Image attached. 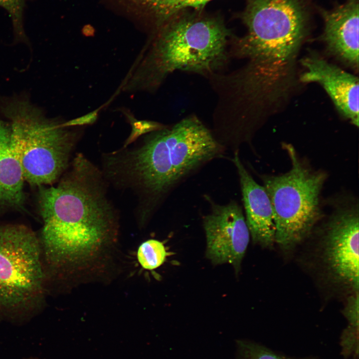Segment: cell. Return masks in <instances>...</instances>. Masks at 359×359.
Segmentation results:
<instances>
[{
  "label": "cell",
  "mask_w": 359,
  "mask_h": 359,
  "mask_svg": "<svg viewBox=\"0 0 359 359\" xmlns=\"http://www.w3.org/2000/svg\"><path fill=\"white\" fill-rule=\"evenodd\" d=\"M56 186H39L43 261L55 273L78 274L93 266L116 240L118 219L102 171L83 154L73 158Z\"/></svg>",
  "instance_id": "obj_1"
},
{
  "label": "cell",
  "mask_w": 359,
  "mask_h": 359,
  "mask_svg": "<svg viewBox=\"0 0 359 359\" xmlns=\"http://www.w3.org/2000/svg\"><path fill=\"white\" fill-rule=\"evenodd\" d=\"M226 149L194 115L148 134L140 144L103 156L107 181L129 188L139 197L143 223L184 180Z\"/></svg>",
  "instance_id": "obj_2"
},
{
  "label": "cell",
  "mask_w": 359,
  "mask_h": 359,
  "mask_svg": "<svg viewBox=\"0 0 359 359\" xmlns=\"http://www.w3.org/2000/svg\"><path fill=\"white\" fill-rule=\"evenodd\" d=\"M242 19L247 32L235 39L229 53L249 60L241 68L245 80L267 94L286 76L303 40L306 8L301 0H249Z\"/></svg>",
  "instance_id": "obj_3"
},
{
  "label": "cell",
  "mask_w": 359,
  "mask_h": 359,
  "mask_svg": "<svg viewBox=\"0 0 359 359\" xmlns=\"http://www.w3.org/2000/svg\"><path fill=\"white\" fill-rule=\"evenodd\" d=\"M166 22L144 52L125 90L155 91L178 70L207 77L227 63L230 33L221 20L181 12Z\"/></svg>",
  "instance_id": "obj_4"
},
{
  "label": "cell",
  "mask_w": 359,
  "mask_h": 359,
  "mask_svg": "<svg viewBox=\"0 0 359 359\" xmlns=\"http://www.w3.org/2000/svg\"><path fill=\"white\" fill-rule=\"evenodd\" d=\"M1 109L11 122V143L24 180L37 187L52 185L68 169L79 132L46 118L27 99L6 100Z\"/></svg>",
  "instance_id": "obj_5"
},
{
  "label": "cell",
  "mask_w": 359,
  "mask_h": 359,
  "mask_svg": "<svg viewBox=\"0 0 359 359\" xmlns=\"http://www.w3.org/2000/svg\"><path fill=\"white\" fill-rule=\"evenodd\" d=\"M284 147L291 161L289 170L262 176L261 179L272 208L275 242L289 250L306 237L323 217L321 194L327 175L310 167L291 145Z\"/></svg>",
  "instance_id": "obj_6"
},
{
  "label": "cell",
  "mask_w": 359,
  "mask_h": 359,
  "mask_svg": "<svg viewBox=\"0 0 359 359\" xmlns=\"http://www.w3.org/2000/svg\"><path fill=\"white\" fill-rule=\"evenodd\" d=\"M43 262L39 237L32 229L0 225V320H25L43 304Z\"/></svg>",
  "instance_id": "obj_7"
},
{
  "label": "cell",
  "mask_w": 359,
  "mask_h": 359,
  "mask_svg": "<svg viewBox=\"0 0 359 359\" xmlns=\"http://www.w3.org/2000/svg\"><path fill=\"white\" fill-rule=\"evenodd\" d=\"M338 199L325 226L322 258L331 279L353 293L359 291V203Z\"/></svg>",
  "instance_id": "obj_8"
},
{
  "label": "cell",
  "mask_w": 359,
  "mask_h": 359,
  "mask_svg": "<svg viewBox=\"0 0 359 359\" xmlns=\"http://www.w3.org/2000/svg\"><path fill=\"white\" fill-rule=\"evenodd\" d=\"M210 212L203 218L206 256L215 265L229 263L239 271L250 233L241 206L234 200L216 203L206 195Z\"/></svg>",
  "instance_id": "obj_9"
},
{
  "label": "cell",
  "mask_w": 359,
  "mask_h": 359,
  "mask_svg": "<svg viewBox=\"0 0 359 359\" xmlns=\"http://www.w3.org/2000/svg\"><path fill=\"white\" fill-rule=\"evenodd\" d=\"M306 71L301 76L305 83L321 84L342 115L359 126V79L341 68L315 56L301 61Z\"/></svg>",
  "instance_id": "obj_10"
},
{
  "label": "cell",
  "mask_w": 359,
  "mask_h": 359,
  "mask_svg": "<svg viewBox=\"0 0 359 359\" xmlns=\"http://www.w3.org/2000/svg\"><path fill=\"white\" fill-rule=\"evenodd\" d=\"M231 161L239 177L245 220L252 241L271 248L275 243V226L271 204L263 185L259 184L243 165L239 152Z\"/></svg>",
  "instance_id": "obj_11"
},
{
  "label": "cell",
  "mask_w": 359,
  "mask_h": 359,
  "mask_svg": "<svg viewBox=\"0 0 359 359\" xmlns=\"http://www.w3.org/2000/svg\"><path fill=\"white\" fill-rule=\"evenodd\" d=\"M323 39L330 52L354 68L359 67V2L347 1L324 12Z\"/></svg>",
  "instance_id": "obj_12"
},
{
  "label": "cell",
  "mask_w": 359,
  "mask_h": 359,
  "mask_svg": "<svg viewBox=\"0 0 359 359\" xmlns=\"http://www.w3.org/2000/svg\"><path fill=\"white\" fill-rule=\"evenodd\" d=\"M24 181L12 145L10 128L0 120V205L22 207Z\"/></svg>",
  "instance_id": "obj_13"
},
{
  "label": "cell",
  "mask_w": 359,
  "mask_h": 359,
  "mask_svg": "<svg viewBox=\"0 0 359 359\" xmlns=\"http://www.w3.org/2000/svg\"><path fill=\"white\" fill-rule=\"evenodd\" d=\"M167 255L163 243L155 239H150L142 243L137 252L139 263L147 270H153L160 266Z\"/></svg>",
  "instance_id": "obj_14"
},
{
  "label": "cell",
  "mask_w": 359,
  "mask_h": 359,
  "mask_svg": "<svg viewBox=\"0 0 359 359\" xmlns=\"http://www.w3.org/2000/svg\"><path fill=\"white\" fill-rule=\"evenodd\" d=\"M210 0H147L152 8L165 22L187 8H200Z\"/></svg>",
  "instance_id": "obj_15"
},
{
  "label": "cell",
  "mask_w": 359,
  "mask_h": 359,
  "mask_svg": "<svg viewBox=\"0 0 359 359\" xmlns=\"http://www.w3.org/2000/svg\"><path fill=\"white\" fill-rule=\"evenodd\" d=\"M236 342V359H286L255 342L246 340Z\"/></svg>",
  "instance_id": "obj_16"
},
{
  "label": "cell",
  "mask_w": 359,
  "mask_h": 359,
  "mask_svg": "<svg viewBox=\"0 0 359 359\" xmlns=\"http://www.w3.org/2000/svg\"><path fill=\"white\" fill-rule=\"evenodd\" d=\"M32 0H0V6L9 13L16 40L26 41L23 26V12L27 1Z\"/></svg>",
  "instance_id": "obj_17"
},
{
  "label": "cell",
  "mask_w": 359,
  "mask_h": 359,
  "mask_svg": "<svg viewBox=\"0 0 359 359\" xmlns=\"http://www.w3.org/2000/svg\"><path fill=\"white\" fill-rule=\"evenodd\" d=\"M123 112L131 126L130 134L126 139L123 148L127 147L140 136L162 129L166 126L154 121L137 119L128 110H124Z\"/></svg>",
  "instance_id": "obj_18"
},
{
  "label": "cell",
  "mask_w": 359,
  "mask_h": 359,
  "mask_svg": "<svg viewBox=\"0 0 359 359\" xmlns=\"http://www.w3.org/2000/svg\"><path fill=\"white\" fill-rule=\"evenodd\" d=\"M343 315L348 324L359 325V291L352 293L348 298Z\"/></svg>",
  "instance_id": "obj_19"
},
{
  "label": "cell",
  "mask_w": 359,
  "mask_h": 359,
  "mask_svg": "<svg viewBox=\"0 0 359 359\" xmlns=\"http://www.w3.org/2000/svg\"><path fill=\"white\" fill-rule=\"evenodd\" d=\"M100 109V108H98L83 116L63 122L62 125L64 127H70L93 124L97 121Z\"/></svg>",
  "instance_id": "obj_20"
},
{
  "label": "cell",
  "mask_w": 359,
  "mask_h": 359,
  "mask_svg": "<svg viewBox=\"0 0 359 359\" xmlns=\"http://www.w3.org/2000/svg\"><path fill=\"white\" fill-rule=\"evenodd\" d=\"M23 359H39L35 358V357H30V358H24Z\"/></svg>",
  "instance_id": "obj_21"
}]
</instances>
